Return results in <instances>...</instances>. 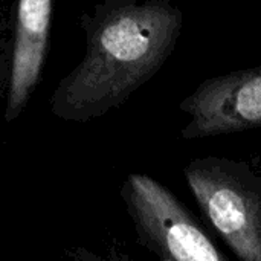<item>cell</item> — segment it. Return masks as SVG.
Segmentation results:
<instances>
[{
    "label": "cell",
    "mask_w": 261,
    "mask_h": 261,
    "mask_svg": "<svg viewBox=\"0 0 261 261\" xmlns=\"http://www.w3.org/2000/svg\"><path fill=\"white\" fill-rule=\"evenodd\" d=\"M182 26L170 0H107L87 26L83 61L52 98L54 113L86 121L124 104L170 58Z\"/></svg>",
    "instance_id": "cell-1"
},
{
    "label": "cell",
    "mask_w": 261,
    "mask_h": 261,
    "mask_svg": "<svg viewBox=\"0 0 261 261\" xmlns=\"http://www.w3.org/2000/svg\"><path fill=\"white\" fill-rule=\"evenodd\" d=\"M184 176L202 214L243 261H261V170L249 161L197 158Z\"/></svg>",
    "instance_id": "cell-2"
},
{
    "label": "cell",
    "mask_w": 261,
    "mask_h": 261,
    "mask_svg": "<svg viewBox=\"0 0 261 261\" xmlns=\"http://www.w3.org/2000/svg\"><path fill=\"white\" fill-rule=\"evenodd\" d=\"M122 197L139 242L165 261H225L202 222L162 184L130 174Z\"/></svg>",
    "instance_id": "cell-3"
},
{
    "label": "cell",
    "mask_w": 261,
    "mask_h": 261,
    "mask_svg": "<svg viewBox=\"0 0 261 261\" xmlns=\"http://www.w3.org/2000/svg\"><path fill=\"white\" fill-rule=\"evenodd\" d=\"M180 136L206 139L261 127V64L203 80L179 104Z\"/></svg>",
    "instance_id": "cell-4"
},
{
    "label": "cell",
    "mask_w": 261,
    "mask_h": 261,
    "mask_svg": "<svg viewBox=\"0 0 261 261\" xmlns=\"http://www.w3.org/2000/svg\"><path fill=\"white\" fill-rule=\"evenodd\" d=\"M52 0H18L6 118L14 119L35 87L47 50Z\"/></svg>",
    "instance_id": "cell-5"
}]
</instances>
